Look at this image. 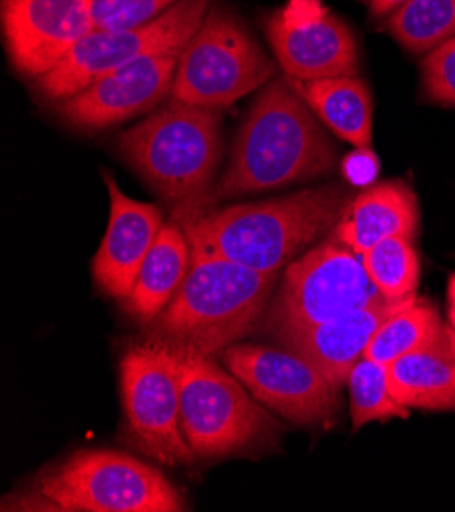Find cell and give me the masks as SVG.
Instances as JSON below:
<instances>
[{
  "label": "cell",
  "mask_w": 455,
  "mask_h": 512,
  "mask_svg": "<svg viewBox=\"0 0 455 512\" xmlns=\"http://www.w3.org/2000/svg\"><path fill=\"white\" fill-rule=\"evenodd\" d=\"M337 153L288 76L270 82L247 111L217 182L213 204L329 174Z\"/></svg>",
  "instance_id": "obj_1"
},
{
  "label": "cell",
  "mask_w": 455,
  "mask_h": 512,
  "mask_svg": "<svg viewBox=\"0 0 455 512\" xmlns=\"http://www.w3.org/2000/svg\"><path fill=\"white\" fill-rule=\"evenodd\" d=\"M345 204L347 190L329 184L262 202L211 207L182 227L192 253H213L251 270L280 274L335 229Z\"/></svg>",
  "instance_id": "obj_2"
},
{
  "label": "cell",
  "mask_w": 455,
  "mask_h": 512,
  "mask_svg": "<svg viewBox=\"0 0 455 512\" xmlns=\"http://www.w3.org/2000/svg\"><path fill=\"white\" fill-rule=\"evenodd\" d=\"M119 156L160 198L180 225L213 207L223 160L221 115L170 98L117 139Z\"/></svg>",
  "instance_id": "obj_3"
},
{
  "label": "cell",
  "mask_w": 455,
  "mask_h": 512,
  "mask_svg": "<svg viewBox=\"0 0 455 512\" xmlns=\"http://www.w3.org/2000/svg\"><path fill=\"white\" fill-rule=\"evenodd\" d=\"M278 274L258 272L221 255L192 253L190 270L145 337L215 355L258 327Z\"/></svg>",
  "instance_id": "obj_4"
},
{
  "label": "cell",
  "mask_w": 455,
  "mask_h": 512,
  "mask_svg": "<svg viewBox=\"0 0 455 512\" xmlns=\"http://www.w3.org/2000/svg\"><path fill=\"white\" fill-rule=\"evenodd\" d=\"M180 357V421L196 459L245 453L270 441L278 423L243 382L223 370L213 355L176 347Z\"/></svg>",
  "instance_id": "obj_5"
},
{
  "label": "cell",
  "mask_w": 455,
  "mask_h": 512,
  "mask_svg": "<svg viewBox=\"0 0 455 512\" xmlns=\"http://www.w3.org/2000/svg\"><path fill=\"white\" fill-rule=\"evenodd\" d=\"M384 300L362 255L329 239L286 266L280 288L262 317V331L276 341Z\"/></svg>",
  "instance_id": "obj_6"
},
{
  "label": "cell",
  "mask_w": 455,
  "mask_h": 512,
  "mask_svg": "<svg viewBox=\"0 0 455 512\" xmlns=\"http://www.w3.org/2000/svg\"><path fill=\"white\" fill-rule=\"evenodd\" d=\"M39 494L68 512H182L184 494L158 468L111 451L84 449L39 478Z\"/></svg>",
  "instance_id": "obj_7"
},
{
  "label": "cell",
  "mask_w": 455,
  "mask_h": 512,
  "mask_svg": "<svg viewBox=\"0 0 455 512\" xmlns=\"http://www.w3.org/2000/svg\"><path fill=\"white\" fill-rule=\"evenodd\" d=\"M274 62L223 5L209 9L178 58L172 96L205 109H227L274 76Z\"/></svg>",
  "instance_id": "obj_8"
},
{
  "label": "cell",
  "mask_w": 455,
  "mask_h": 512,
  "mask_svg": "<svg viewBox=\"0 0 455 512\" xmlns=\"http://www.w3.org/2000/svg\"><path fill=\"white\" fill-rule=\"evenodd\" d=\"M127 439L149 459L178 468L196 462L180 421V357L166 341L131 343L119 364Z\"/></svg>",
  "instance_id": "obj_9"
},
{
  "label": "cell",
  "mask_w": 455,
  "mask_h": 512,
  "mask_svg": "<svg viewBox=\"0 0 455 512\" xmlns=\"http://www.w3.org/2000/svg\"><path fill=\"white\" fill-rule=\"evenodd\" d=\"M213 0H180L154 23L137 29H92L52 72L35 80L37 90L62 102L94 80L151 54L182 51L207 17Z\"/></svg>",
  "instance_id": "obj_10"
},
{
  "label": "cell",
  "mask_w": 455,
  "mask_h": 512,
  "mask_svg": "<svg viewBox=\"0 0 455 512\" xmlns=\"http://www.w3.org/2000/svg\"><path fill=\"white\" fill-rule=\"evenodd\" d=\"M223 362L264 406L296 425H323L337 413L339 388L288 347L235 343Z\"/></svg>",
  "instance_id": "obj_11"
},
{
  "label": "cell",
  "mask_w": 455,
  "mask_h": 512,
  "mask_svg": "<svg viewBox=\"0 0 455 512\" xmlns=\"http://www.w3.org/2000/svg\"><path fill=\"white\" fill-rule=\"evenodd\" d=\"M284 76L298 82L358 76V43L323 0H286L264 21Z\"/></svg>",
  "instance_id": "obj_12"
},
{
  "label": "cell",
  "mask_w": 455,
  "mask_h": 512,
  "mask_svg": "<svg viewBox=\"0 0 455 512\" xmlns=\"http://www.w3.org/2000/svg\"><path fill=\"white\" fill-rule=\"evenodd\" d=\"M182 51L151 54L94 80L88 88L58 102V115L82 131L125 123L172 96Z\"/></svg>",
  "instance_id": "obj_13"
},
{
  "label": "cell",
  "mask_w": 455,
  "mask_h": 512,
  "mask_svg": "<svg viewBox=\"0 0 455 512\" xmlns=\"http://www.w3.org/2000/svg\"><path fill=\"white\" fill-rule=\"evenodd\" d=\"M94 29L90 0H3V33L17 72H52Z\"/></svg>",
  "instance_id": "obj_14"
},
{
  "label": "cell",
  "mask_w": 455,
  "mask_h": 512,
  "mask_svg": "<svg viewBox=\"0 0 455 512\" xmlns=\"http://www.w3.org/2000/svg\"><path fill=\"white\" fill-rule=\"evenodd\" d=\"M111 198L109 225L92 260L96 286L115 300H125L137 280L143 260L164 227V213L156 204L127 196L111 172L103 170Z\"/></svg>",
  "instance_id": "obj_15"
},
{
  "label": "cell",
  "mask_w": 455,
  "mask_h": 512,
  "mask_svg": "<svg viewBox=\"0 0 455 512\" xmlns=\"http://www.w3.org/2000/svg\"><path fill=\"white\" fill-rule=\"evenodd\" d=\"M415 298L417 294L402 300L384 298L366 306V309L347 313L305 331L290 333L278 339V343L315 364L329 378V382L341 390V386H347L351 370L364 357L366 347L380 325Z\"/></svg>",
  "instance_id": "obj_16"
},
{
  "label": "cell",
  "mask_w": 455,
  "mask_h": 512,
  "mask_svg": "<svg viewBox=\"0 0 455 512\" xmlns=\"http://www.w3.org/2000/svg\"><path fill=\"white\" fill-rule=\"evenodd\" d=\"M419 200L413 188L402 180L370 186L345 209L331 231V237L356 253H364L390 237H417Z\"/></svg>",
  "instance_id": "obj_17"
},
{
  "label": "cell",
  "mask_w": 455,
  "mask_h": 512,
  "mask_svg": "<svg viewBox=\"0 0 455 512\" xmlns=\"http://www.w3.org/2000/svg\"><path fill=\"white\" fill-rule=\"evenodd\" d=\"M190 264L188 235L178 221L170 219L143 260L129 296L121 300L123 311L141 327L154 323L180 290Z\"/></svg>",
  "instance_id": "obj_18"
},
{
  "label": "cell",
  "mask_w": 455,
  "mask_h": 512,
  "mask_svg": "<svg viewBox=\"0 0 455 512\" xmlns=\"http://www.w3.org/2000/svg\"><path fill=\"white\" fill-rule=\"evenodd\" d=\"M392 396L409 408L455 411V351L443 335L425 349L398 357L388 366Z\"/></svg>",
  "instance_id": "obj_19"
},
{
  "label": "cell",
  "mask_w": 455,
  "mask_h": 512,
  "mask_svg": "<svg viewBox=\"0 0 455 512\" xmlns=\"http://www.w3.org/2000/svg\"><path fill=\"white\" fill-rule=\"evenodd\" d=\"M311 111L339 139L358 149L372 147L374 105L368 84L358 76L298 82L290 80Z\"/></svg>",
  "instance_id": "obj_20"
},
{
  "label": "cell",
  "mask_w": 455,
  "mask_h": 512,
  "mask_svg": "<svg viewBox=\"0 0 455 512\" xmlns=\"http://www.w3.org/2000/svg\"><path fill=\"white\" fill-rule=\"evenodd\" d=\"M443 325L435 306L425 298H415L398 313L388 317L370 339L364 357L390 366L398 357L425 349L443 335Z\"/></svg>",
  "instance_id": "obj_21"
},
{
  "label": "cell",
  "mask_w": 455,
  "mask_h": 512,
  "mask_svg": "<svg viewBox=\"0 0 455 512\" xmlns=\"http://www.w3.org/2000/svg\"><path fill=\"white\" fill-rule=\"evenodd\" d=\"M386 31L415 56L455 37V0H411L386 19Z\"/></svg>",
  "instance_id": "obj_22"
},
{
  "label": "cell",
  "mask_w": 455,
  "mask_h": 512,
  "mask_svg": "<svg viewBox=\"0 0 455 512\" xmlns=\"http://www.w3.org/2000/svg\"><path fill=\"white\" fill-rule=\"evenodd\" d=\"M368 278L386 300L415 296L421 276L415 241L407 237H390L372 249L360 253Z\"/></svg>",
  "instance_id": "obj_23"
},
{
  "label": "cell",
  "mask_w": 455,
  "mask_h": 512,
  "mask_svg": "<svg viewBox=\"0 0 455 512\" xmlns=\"http://www.w3.org/2000/svg\"><path fill=\"white\" fill-rule=\"evenodd\" d=\"M349 413L353 431H360L372 421L404 419L411 415V408L400 404L388 384V366L362 357L351 370L349 380Z\"/></svg>",
  "instance_id": "obj_24"
},
{
  "label": "cell",
  "mask_w": 455,
  "mask_h": 512,
  "mask_svg": "<svg viewBox=\"0 0 455 512\" xmlns=\"http://www.w3.org/2000/svg\"><path fill=\"white\" fill-rule=\"evenodd\" d=\"M180 0H90L94 29H137L154 23Z\"/></svg>",
  "instance_id": "obj_25"
},
{
  "label": "cell",
  "mask_w": 455,
  "mask_h": 512,
  "mask_svg": "<svg viewBox=\"0 0 455 512\" xmlns=\"http://www.w3.org/2000/svg\"><path fill=\"white\" fill-rule=\"evenodd\" d=\"M423 92L431 102L455 107V37L435 47L421 64Z\"/></svg>",
  "instance_id": "obj_26"
},
{
  "label": "cell",
  "mask_w": 455,
  "mask_h": 512,
  "mask_svg": "<svg viewBox=\"0 0 455 512\" xmlns=\"http://www.w3.org/2000/svg\"><path fill=\"white\" fill-rule=\"evenodd\" d=\"M407 3H411V0H368L370 15L376 19H388Z\"/></svg>",
  "instance_id": "obj_27"
},
{
  "label": "cell",
  "mask_w": 455,
  "mask_h": 512,
  "mask_svg": "<svg viewBox=\"0 0 455 512\" xmlns=\"http://www.w3.org/2000/svg\"><path fill=\"white\" fill-rule=\"evenodd\" d=\"M447 319H449V329L455 331V274L449 278V284H447Z\"/></svg>",
  "instance_id": "obj_28"
},
{
  "label": "cell",
  "mask_w": 455,
  "mask_h": 512,
  "mask_svg": "<svg viewBox=\"0 0 455 512\" xmlns=\"http://www.w3.org/2000/svg\"><path fill=\"white\" fill-rule=\"evenodd\" d=\"M445 333H447V339H449V343H451V347H453V351H455V331L449 329V327H445Z\"/></svg>",
  "instance_id": "obj_29"
},
{
  "label": "cell",
  "mask_w": 455,
  "mask_h": 512,
  "mask_svg": "<svg viewBox=\"0 0 455 512\" xmlns=\"http://www.w3.org/2000/svg\"><path fill=\"white\" fill-rule=\"evenodd\" d=\"M366 3H368V0H366Z\"/></svg>",
  "instance_id": "obj_30"
}]
</instances>
